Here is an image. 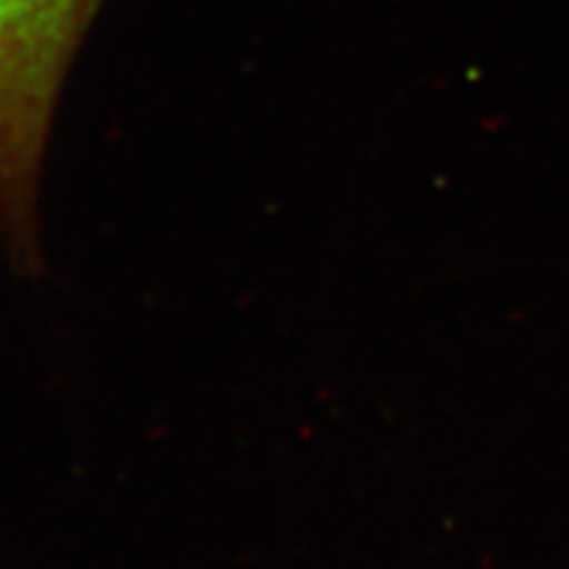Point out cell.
Instances as JSON below:
<instances>
[{"mask_svg":"<svg viewBox=\"0 0 569 569\" xmlns=\"http://www.w3.org/2000/svg\"><path fill=\"white\" fill-rule=\"evenodd\" d=\"M103 0H0V238L40 256L38 190L56 103Z\"/></svg>","mask_w":569,"mask_h":569,"instance_id":"cell-1","label":"cell"}]
</instances>
